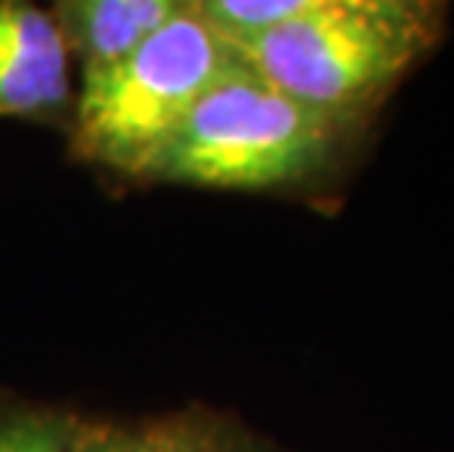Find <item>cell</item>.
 I'll return each mask as SVG.
<instances>
[{
    "mask_svg": "<svg viewBox=\"0 0 454 452\" xmlns=\"http://www.w3.org/2000/svg\"><path fill=\"white\" fill-rule=\"evenodd\" d=\"M440 18L442 6L422 0H302L287 21L231 47L291 100L355 127L434 44Z\"/></svg>",
    "mask_w": 454,
    "mask_h": 452,
    "instance_id": "6da1fadb",
    "label": "cell"
},
{
    "mask_svg": "<svg viewBox=\"0 0 454 452\" xmlns=\"http://www.w3.org/2000/svg\"><path fill=\"white\" fill-rule=\"evenodd\" d=\"M349 130L238 62L202 94L144 179L223 191L294 186L323 174Z\"/></svg>",
    "mask_w": 454,
    "mask_h": 452,
    "instance_id": "7a4b0ae2",
    "label": "cell"
},
{
    "mask_svg": "<svg viewBox=\"0 0 454 452\" xmlns=\"http://www.w3.org/2000/svg\"><path fill=\"white\" fill-rule=\"evenodd\" d=\"M240 62L191 0L112 71L82 76L74 106V153L138 177L182 127L200 98Z\"/></svg>",
    "mask_w": 454,
    "mask_h": 452,
    "instance_id": "3957f363",
    "label": "cell"
},
{
    "mask_svg": "<svg viewBox=\"0 0 454 452\" xmlns=\"http://www.w3.org/2000/svg\"><path fill=\"white\" fill-rule=\"evenodd\" d=\"M71 103V53L53 15L0 0V118H53Z\"/></svg>",
    "mask_w": 454,
    "mask_h": 452,
    "instance_id": "277c9868",
    "label": "cell"
},
{
    "mask_svg": "<svg viewBox=\"0 0 454 452\" xmlns=\"http://www.w3.org/2000/svg\"><path fill=\"white\" fill-rule=\"evenodd\" d=\"M182 6L185 0H62L51 15L82 76H94L129 59Z\"/></svg>",
    "mask_w": 454,
    "mask_h": 452,
    "instance_id": "5b68a950",
    "label": "cell"
},
{
    "mask_svg": "<svg viewBox=\"0 0 454 452\" xmlns=\"http://www.w3.org/2000/svg\"><path fill=\"white\" fill-rule=\"evenodd\" d=\"M85 429L51 411L18 408L0 415V452H80Z\"/></svg>",
    "mask_w": 454,
    "mask_h": 452,
    "instance_id": "8992f818",
    "label": "cell"
},
{
    "mask_svg": "<svg viewBox=\"0 0 454 452\" xmlns=\"http://www.w3.org/2000/svg\"><path fill=\"white\" fill-rule=\"evenodd\" d=\"M80 452H179V426L85 432Z\"/></svg>",
    "mask_w": 454,
    "mask_h": 452,
    "instance_id": "52a82bcc",
    "label": "cell"
},
{
    "mask_svg": "<svg viewBox=\"0 0 454 452\" xmlns=\"http://www.w3.org/2000/svg\"><path fill=\"white\" fill-rule=\"evenodd\" d=\"M179 452H238L223 438L208 435V432H197L188 426H179Z\"/></svg>",
    "mask_w": 454,
    "mask_h": 452,
    "instance_id": "ba28073f",
    "label": "cell"
}]
</instances>
